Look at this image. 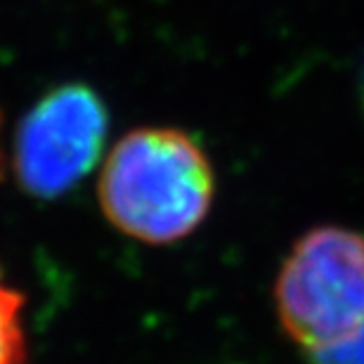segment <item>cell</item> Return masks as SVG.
Segmentation results:
<instances>
[{
  "label": "cell",
  "mask_w": 364,
  "mask_h": 364,
  "mask_svg": "<svg viewBox=\"0 0 364 364\" xmlns=\"http://www.w3.org/2000/svg\"><path fill=\"white\" fill-rule=\"evenodd\" d=\"M215 173L199 142L178 128L123 135L100 176V206L123 235L173 244L206 220Z\"/></svg>",
  "instance_id": "obj_1"
},
{
  "label": "cell",
  "mask_w": 364,
  "mask_h": 364,
  "mask_svg": "<svg viewBox=\"0 0 364 364\" xmlns=\"http://www.w3.org/2000/svg\"><path fill=\"white\" fill-rule=\"evenodd\" d=\"M274 305L312 358L364 338V235L336 225L305 232L277 277Z\"/></svg>",
  "instance_id": "obj_2"
},
{
  "label": "cell",
  "mask_w": 364,
  "mask_h": 364,
  "mask_svg": "<svg viewBox=\"0 0 364 364\" xmlns=\"http://www.w3.org/2000/svg\"><path fill=\"white\" fill-rule=\"evenodd\" d=\"M109 116L88 85L69 83L50 90L19 123L14 173L31 196L67 194L100 161Z\"/></svg>",
  "instance_id": "obj_3"
},
{
  "label": "cell",
  "mask_w": 364,
  "mask_h": 364,
  "mask_svg": "<svg viewBox=\"0 0 364 364\" xmlns=\"http://www.w3.org/2000/svg\"><path fill=\"white\" fill-rule=\"evenodd\" d=\"M21 303H24V298L12 287H7L3 274H0V364L26 362Z\"/></svg>",
  "instance_id": "obj_4"
}]
</instances>
